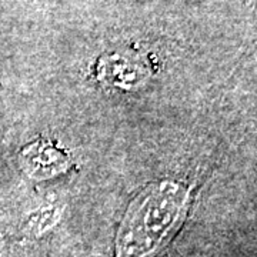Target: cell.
<instances>
[{"label":"cell","mask_w":257,"mask_h":257,"mask_svg":"<svg viewBox=\"0 0 257 257\" xmlns=\"http://www.w3.org/2000/svg\"><path fill=\"white\" fill-rule=\"evenodd\" d=\"M189 190L165 180L147 186L128 204L114 239V257H155L183 223Z\"/></svg>","instance_id":"1"},{"label":"cell","mask_w":257,"mask_h":257,"mask_svg":"<svg viewBox=\"0 0 257 257\" xmlns=\"http://www.w3.org/2000/svg\"><path fill=\"white\" fill-rule=\"evenodd\" d=\"M19 159L22 167L36 179H49L59 175L69 165V156L49 142L29 145L22 149Z\"/></svg>","instance_id":"2"},{"label":"cell","mask_w":257,"mask_h":257,"mask_svg":"<svg viewBox=\"0 0 257 257\" xmlns=\"http://www.w3.org/2000/svg\"><path fill=\"white\" fill-rule=\"evenodd\" d=\"M62 211L56 206L46 207L35 211L28 220V230L33 236H42L50 229H53L60 220Z\"/></svg>","instance_id":"3"},{"label":"cell","mask_w":257,"mask_h":257,"mask_svg":"<svg viewBox=\"0 0 257 257\" xmlns=\"http://www.w3.org/2000/svg\"><path fill=\"white\" fill-rule=\"evenodd\" d=\"M0 257H9V241L3 233H0Z\"/></svg>","instance_id":"4"}]
</instances>
